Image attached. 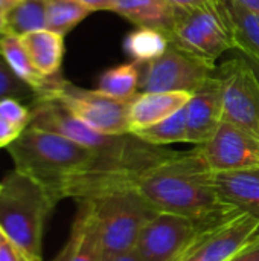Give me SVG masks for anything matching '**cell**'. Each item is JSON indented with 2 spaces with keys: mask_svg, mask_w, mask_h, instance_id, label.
<instances>
[{
  "mask_svg": "<svg viewBox=\"0 0 259 261\" xmlns=\"http://www.w3.org/2000/svg\"><path fill=\"white\" fill-rule=\"evenodd\" d=\"M20 0H0V12L6 14L8 11H11Z\"/></svg>",
  "mask_w": 259,
  "mask_h": 261,
  "instance_id": "836d02e7",
  "label": "cell"
},
{
  "mask_svg": "<svg viewBox=\"0 0 259 261\" xmlns=\"http://www.w3.org/2000/svg\"><path fill=\"white\" fill-rule=\"evenodd\" d=\"M168 2L177 9H191V8L206 5L209 2H214V0H168Z\"/></svg>",
  "mask_w": 259,
  "mask_h": 261,
  "instance_id": "f1b7e54d",
  "label": "cell"
},
{
  "mask_svg": "<svg viewBox=\"0 0 259 261\" xmlns=\"http://www.w3.org/2000/svg\"><path fill=\"white\" fill-rule=\"evenodd\" d=\"M44 98H53L66 106L76 118L93 130L108 136L131 135L130 109L134 101L108 96L102 92L85 90L63 81L55 90Z\"/></svg>",
  "mask_w": 259,
  "mask_h": 261,
  "instance_id": "52a82bcc",
  "label": "cell"
},
{
  "mask_svg": "<svg viewBox=\"0 0 259 261\" xmlns=\"http://www.w3.org/2000/svg\"><path fill=\"white\" fill-rule=\"evenodd\" d=\"M214 185L229 206L259 219V167L214 173Z\"/></svg>",
  "mask_w": 259,
  "mask_h": 261,
  "instance_id": "5bb4252c",
  "label": "cell"
},
{
  "mask_svg": "<svg viewBox=\"0 0 259 261\" xmlns=\"http://www.w3.org/2000/svg\"><path fill=\"white\" fill-rule=\"evenodd\" d=\"M195 148L212 173L259 167V141L224 121L208 142Z\"/></svg>",
  "mask_w": 259,
  "mask_h": 261,
  "instance_id": "8fae6325",
  "label": "cell"
},
{
  "mask_svg": "<svg viewBox=\"0 0 259 261\" xmlns=\"http://www.w3.org/2000/svg\"><path fill=\"white\" fill-rule=\"evenodd\" d=\"M56 205L46 188L14 168L0 182V231L32 260L44 261V226Z\"/></svg>",
  "mask_w": 259,
  "mask_h": 261,
  "instance_id": "277c9868",
  "label": "cell"
},
{
  "mask_svg": "<svg viewBox=\"0 0 259 261\" xmlns=\"http://www.w3.org/2000/svg\"><path fill=\"white\" fill-rule=\"evenodd\" d=\"M69 239L52 261H102L98 225L90 200L81 199Z\"/></svg>",
  "mask_w": 259,
  "mask_h": 261,
  "instance_id": "4fadbf2b",
  "label": "cell"
},
{
  "mask_svg": "<svg viewBox=\"0 0 259 261\" xmlns=\"http://www.w3.org/2000/svg\"><path fill=\"white\" fill-rule=\"evenodd\" d=\"M110 11L137 26L166 32L172 24L177 8L168 0H113Z\"/></svg>",
  "mask_w": 259,
  "mask_h": 261,
  "instance_id": "ac0fdd59",
  "label": "cell"
},
{
  "mask_svg": "<svg viewBox=\"0 0 259 261\" xmlns=\"http://www.w3.org/2000/svg\"><path fill=\"white\" fill-rule=\"evenodd\" d=\"M0 55L9 64V67L17 73V76L26 81L40 95V98L47 96L52 90H55L64 81L63 76L55 78V80L44 78L34 67L18 35L9 34V32L0 34Z\"/></svg>",
  "mask_w": 259,
  "mask_h": 261,
  "instance_id": "e0dca14e",
  "label": "cell"
},
{
  "mask_svg": "<svg viewBox=\"0 0 259 261\" xmlns=\"http://www.w3.org/2000/svg\"><path fill=\"white\" fill-rule=\"evenodd\" d=\"M20 135H21V130L14 127L0 115V148H8Z\"/></svg>",
  "mask_w": 259,
  "mask_h": 261,
  "instance_id": "4316f807",
  "label": "cell"
},
{
  "mask_svg": "<svg viewBox=\"0 0 259 261\" xmlns=\"http://www.w3.org/2000/svg\"><path fill=\"white\" fill-rule=\"evenodd\" d=\"M214 70L215 61L195 57L169 44L162 57L142 66L139 93H194L214 75Z\"/></svg>",
  "mask_w": 259,
  "mask_h": 261,
  "instance_id": "ba28073f",
  "label": "cell"
},
{
  "mask_svg": "<svg viewBox=\"0 0 259 261\" xmlns=\"http://www.w3.org/2000/svg\"><path fill=\"white\" fill-rule=\"evenodd\" d=\"M2 239H3V232L0 231V242H2Z\"/></svg>",
  "mask_w": 259,
  "mask_h": 261,
  "instance_id": "d590c367",
  "label": "cell"
},
{
  "mask_svg": "<svg viewBox=\"0 0 259 261\" xmlns=\"http://www.w3.org/2000/svg\"><path fill=\"white\" fill-rule=\"evenodd\" d=\"M34 67L49 80L60 78L64 57V35L49 29L29 32L20 37Z\"/></svg>",
  "mask_w": 259,
  "mask_h": 261,
  "instance_id": "2e32d148",
  "label": "cell"
},
{
  "mask_svg": "<svg viewBox=\"0 0 259 261\" xmlns=\"http://www.w3.org/2000/svg\"><path fill=\"white\" fill-rule=\"evenodd\" d=\"M205 222L191 217L157 213L140 231L136 254L140 261H171L197 234Z\"/></svg>",
  "mask_w": 259,
  "mask_h": 261,
  "instance_id": "30bf717a",
  "label": "cell"
},
{
  "mask_svg": "<svg viewBox=\"0 0 259 261\" xmlns=\"http://www.w3.org/2000/svg\"><path fill=\"white\" fill-rule=\"evenodd\" d=\"M241 57H244V60L250 64V67H252V70H253V73H255V76L258 78L259 81V61L256 58H253V57H247V55H243L241 54Z\"/></svg>",
  "mask_w": 259,
  "mask_h": 261,
  "instance_id": "d6a6232c",
  "label": "cell"
},
{
  "mask_svg": "<svg viewBox=\"0 0 259 261\" xmlns=\"http://www.w3.org/2000/svg\"><path fill=\"white\" fill-rule=\"evenodd\" d=\"M102 261H140V258L136 254V251L133 249V251H128V252H124V254H118V255L104 258Z\"/></svg>",
  "mask_w": 259,
  "mask_h": 261,
  "instance_id": "4dcf8cb0",
  "label": "cell"
},
{
  "mask_svg": "<svg viewBox=\"0 0 259 261\" xmlns=\"http://www.w3.org/2000/svg\"><path fill=\"white\" fill-rule=\"evenodd\" d=\"M6 31V20H5V14L0 12V34H3Z\"/></svg>",
  "mask_w": 259,
  "mask_h": 261,
  "instance_id": "e575fe53",
  "label": "cell"
},
{
  "mask_svg": "<svg viewBox=\"0 0 259 261\" xmlns=\"http://www.w3.org/2000/svg\"><path fill=\"white\" fill-rule=\"evenodd\" d=\"M47 2L46 0H20L5 14L6 31L14 35L47 29Z\"/></svg>",
  "mask_w": 259,
  "mask_h": 261,
  "instance_id": "44dd1931",
  "label": "cell"
},
{
  "mask_svg": "<svg viewBox=\"0 0 259 261\" xmlns=\"http://www.w3.org/2000/svg\"><path fill=\"white\" fill-rule=\"evenodd\" d=\"M47 29L66 35L93 11L79 0H46Z\"/></svg>",
  "mask_w": 259,
  "mask_h": 261,
  "instance_id": "603a6c76",
  "label": "cell"
},
{
  "mask_svg": "<svg viewBox=\"0 0 259 261\" xmlns=\"http://www.w3.org/2000/svg\"><path fill=\"white\" fill-rule=\"evenodd\" d=\"M165 34L172 46L209 61H215L227 50H237L235 31L223 0L177 9Z\"/></svg>",
  "mask_w": 259,
  "mask_h": 261,
  "instance_id": "5b68a950",
  "label": "cell"
},
{
  "mask_svg": "<svg viewBox=\"0 0 259 261\" xmlns=\"http://www.w3.org/2000/svg\"><path fill=\"white\" fill-rule=\"evenodd\" d=\"M127 173L128 170L118 171L98 193L87 197L96 217L102 260L133 251L143 226L159 213L127 180Z\"/></svg>",
  "mask_w": 259,
  "mask_h": 261,
  "instance_id": "3957f363",
  "label": "cell"
},
{
  "mask_svg": "<svg viewBox=\"0 0 259 261\" xmlns=\"http://www.w3.org/2000/svg\"><path fill=\"white\" fill-rule=\"evenodd\" d=\"M169 44L171 43L163 31L139 26L127 35L124 41V49L134 61L147 64L162 57Z\"/></svg>",
  "mask_w": 259,
  "mask_h": 261,
  "instance_id": "ffe728a7",
  "label": "cell"
},
{
  "mask_svg": "<svg viewBox=\"0 0 259 261\" xmlns=\"http://www.w3.org/2000/svg\"><path fill=\"white\" fill-rule=\"evenodd\" d=\"M223 80L220 75H212L191 95L186 104L188 144L202 145L208 142L223 122Z\"/></svg>",
  "mask_w": 259,
  "mask_h": 261,
  "instance_id": "7c38bea8",
  "label": "cell"
},
{
  "mask_svg": "<svg viewBox=\"0 0 259 261\" xmlns=\"http://www.w3.org/2000/svg\"><path fill=\"white\" fill-rule=\"evenodd\" d=\"M6 98L18 99L31 107L37 99H40V95L26 81L17 76L0 55V101Z\"/></svg>",
  "mask_w": 259,
  "mask_h": 261,
  "instance_id": "cb8c5ba5",
  "label": "cell"
},
{
  "mask_svg": "<svg viewBox=\"0 0 259 261\" xmlns=\"http://www.w3.org/2000/svg\"><path fill=\"white\" fill-rule=\"evenodd\" d=\"M6 150L14 168L37 180L56 203L82 199L99 173L124 168L69 138L35 127L24 128Z\"/></svg>",
  "mask_w": 259,
  "mask_h": 261,
  "instance_id": "7a4b0ae2",
  "label": "cell"
},
{
  "mask_svg": "<svg viewBox=\"0 0 259 261\" xmlns=\"http://www.w3.org/2000/svg\"><path fill=\"white\" fill-rule=\"evenodd\" d=\"M79 2L95 12V11H110L113 0H79Z\"/></svg>",
  "mask_w": 259,
  "mask_h": 261,
  "instance_id": "f546056e",
  "label": "cell"
},
{
  "mask_svg": "<svg viewBox=\"0 0 259 261\" xmlns=\"http://www.w3.org/2000/svg\"><path fill=\"white\" fill-rule=\"evenodd\" d=\"M237 2H240L243 6H246L247 9L259 15V0H237Z\"/></svg>",
  "mask_w": 259,
  "mask_h": 261,
  "instance_id": "1f68e13d",
  "label": "cell"
},
{
  "mask_svg": "<svg viewBox=\"0 0 259 261\" xmlns=\"http://www.w3.org/2000/svg\"><path fill=\"white\" fill-rule=\"evenodd\" d=\"M186 106L172 113L171 116L165 118L163 121L136 130L131 135L139 138L140 141L156 145V147H163L169 144H180L186 142L188 144V127H186Z\"/></svg>",
  "mask_w": 259,
  "mask_h": 261,
  "instance_id": "7402d4cb",
  "label": "cell"
},
{
  "mask_svg": "<svg viewBox=\"0 0 259 261\" xmlns=\"http://www.w3.org/2000/svg\"><path fill=\"white\" fill-rule=\"evenodd\" d=\"M127 180L159 213L209 222L235 210L217 193L214 173L197 148L185 153L165 150L147 165L128 170Z\"/></svg>",
  "mask_w": 259,
  "mask_h": 261,
  "instance_id": "6da1fadb",
  "label": "cell"
},
{
  "mask_svg": "<svg viewBox=\"0 0 259 261\" xmlns=\"http://www.w3.org/2000/svg\"><path fill=\"white\" fill-rule=\"evenodd\" d=\"M229 261H259V232Z\"/></svg>",
  "mask_w": 259,
  "mask_h": 261,
  "instance_id": "83f0119b",
  "label": "cell"
},
{
  "mask_svg": "<svg viewBox=\"0 0 259 261\" xmlns=\"http://www.w3.org/2000/svg\"><path fill=\"white\" fill-rule=\"evenodd\" d=\"M192 93L188 92H153L137 93L130 109L131 133L154 125L188 104Z\"/></svg>",
  "mask_w": 259,
  "mask_h": 261,
  "instance_id": "9a60e30c",
  "label": "cell"
},
{
  "mask_svg": "<svg viewBox=\"0 0 259 261\" xmlns=\"http://www.w3.org/2000/svg\"><path fill=\"white\" fill-rule=\"evenodd\" d=\"M0 115L18 130H24L31 124V107L18 99L6 98L0 101Z\"/></svg>",
  "mask_w": 259,
  "mask_h": 261,
  "instance_id": "d4e9b609",
  "label": "cell"
},
{
  "mask_svg": "<svg viewBox=\"0 0 259 261\" xmlns=\"http://www.w3.org/2000/svg\"><path fill=\"white\" fill-rule=\"evenodd\" d=\"M142 63L131 61L105 70L98 83V90L119 99H131L139 93Z\"/></svg>",
  "mask_w": 259,
  "mask_h": 261,
  "instance_id": "d6986e66",
  "label": "cell"
},
{
  "mask_svg": "<svg viewBox=\"0 0 259 261\" xmlns=\"http://www.w3.org/2000/svg\"><path fill=\"white\" fill-rule=\"evenodd\" d=\"M259 232V219L232 210L202 223L171 261H229Z\"/></svg>",
  "mask_w": 259,
  "mask_h": 261,
  "instance_id": "8992f818",
  "label": "cell"
},
{
  "mask_svg": "<svg viewBox=\"0 0 259 261\" xmlns=\"http://www.w3.org/2000/svg\"><path fill=\"white\" fill-rule=\"evenodd\" d=\"M224 110L223 121L259 141V81L244 57L221 66Z\"/></svg>",
  "mask_w": 259,
  "mask_h": 261,
  "instance_id": "9c48e42d",
  "label": "cell"
},
{
  "mask_svg": "<svg viewBox=\"0 0 259 261\" xmlns=\"http://www.w3.org/2000/svg\"><path fill=\"white\" fill-rule=\"evenodd\" d=\"M0 261H35L32 260L21 248L12 243L8 237L3 236L0 242Z\"/></svg>",
  "mask_w": 259,
  "mask_h": 261,
  "instance_id": "484cf974",
  "label": "cell"
}]
</instances>
